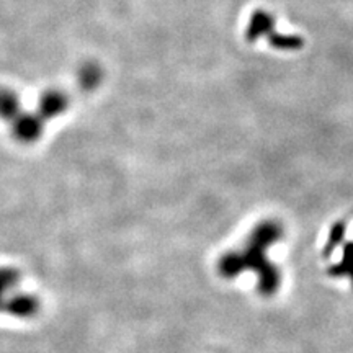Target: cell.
<instances>
[{
    "mask_svg": "<svg viewBox=\"0 0 353 353\" xmlns=\"http://www.w3.org/2000/svg\"><path fill=\"white\" fill-rule=\"evenodd\" d=\"M281 228L273 221H265L254 229L247 239L242 252L224 254L218 262V272L223 278H236L242 272L249 270L257 275V290L263 296H272L280 286V272L267 257L272 244L280 241Z\"/></svg>",
    "mask_w": 353,
    "mask_h": 353,
    "instance_id": "1",
    "label": "cell"
},
{
    "mask_svg": "<svg viewBox=\"0 0 353 353\" xmlns=\"http://www.w3.org/2000/svg\"><path fill=\"white\" fill-rule=\"evenodd\" d=\"M329 273L332 276H345L353 285V242H348V244L343 245L341 262L330 267Z\"/></svg>",
    "mask_w": 353,
    "mask_h": 353,
    "instance_id": "2",
    "label": "cell"
},
{
    "mask_svg": "<svg viewBox=\"0 0 353 353\" xmlns=\"http://www.w3.org/2000/svg\"><path fill=\"white\" fill-rule=\"evenodd\" d=\"M343 236H345V226H343V224H337V226H334L332 231H330L327 244H325L324 255L332 254L335 247L341 245V242L343 241Z\"/></svg>",
    "mask_w": 353,
    "mask_h": 353,
    "instance_id": "3",
    "label": "cell"
},
{
    "mask_svg": "<svg viewBox=\"0 0 353 353\" xmlns=\"http://www.w3.org/2000/svg\"><path fill=\"white\" fill-rule=\"evenodd\" d=\"M13 281H15V273L8 270H0V301H2V294L10 288Z\"/></svg>",
    "mask_w": 353,
    "mask_h": 353,
    "instance_id": "4",
    "label": "cell"
}]
</instances>
